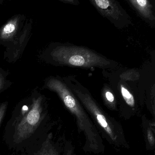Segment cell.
Listing matches in <instances>:
<instances>
[{
	"label": "cell",
	"instance_id": "cell-15",
	"mask_svg": "<svg viewBox=\"0 0 155 155\" xmlns=\"http://www.w3.org/2000/svg\"><path fill=\"white\" fill-rule=\"evenodd\" d=\"M61 2L66 4H72V5H77L79 4V2L78 1H74V0H60Z\"/></svg>",
	"mask_w": 155,
	"mask_h": 155
},
{
	"label": "cell",
	"instance_id": "cell-16",
	"mask_svg": "<svg viewBox=\"0 0 155 155\" xmlns=\"http://www.w3.org/2000/svg\"><path fill=\"white\" fill-rule=\"evenodd\" d=\"M73 149L71 145H70V147L67 149L66 151V155H73Z\"/></svg>",
	"mask_w": 155,
	"mask_h": 155
},
{
	"label": "cell",
	"instance_id": "cell-7",
	"mask_svg": "<svg viewBox=\"0 0 155 155\" xmlns=\"http://www.w3.org/2000/svg\"><path fill=\"white\" fill-rule=\"evenodd\" d=\"M33 20L26 19L21 34L15 44L8 49L5 50L4 58L9 63L15 62L20 58L29 40Z\"/></svg>",
	"mask_w": 155,
	"mask_h": 155
},
{
	"label": "cell",
	"instance_id": "cell-1",
	"mask_svg": "<svg viewBox=\"0 0 155 155\" xmlns=\"http://www.w3.org/2000/svg\"><path fill=\"white\" fill-rule=\"evenodd\" d=\"M46 63L56 67L114 69L117 62L87 47L62 42L50 43L40 55Z\"/></svg>",
	"mask_w": 155,
	"mask_h": 155
},
{
	"label": "cell",
	"instance_id": "cell-10",
	"mask_svg": "<svg viewBox=\"0 0 155 155\" xmlns=\"http://www.w3.org/2000/svg\"><path fill=\"white\" fill-rule=\"evenodd\" d=\"M119 87L121 96L123 100L126 102V104L130 107L132 108H135L136 103H135V99L132 93L123 84H120Z\"/></svg>",
	"mask_w": 155,
	"mask_h": 155
},
{
	"label": "cell",
	"instance_id": "cell-5",
	"mask_svg": "<svg viewBox=\"0 0 155 155\" xmlns=\"http://www.w3.org/2000/svg\"><path fill=\"white\" fill-rule=\"evenodd\" d=\"M98 12L120 29L132 24L131 18L119 3L114 0L90 1Z\"/></svg>",
	"mask_w": 155,
	"mask_h": 155
},
{
	"label": "cell",
	"instance_id": "cell-11",
	"mask_svg": "<svg viewBox=\"0 0 155 155\" xmlns=\"http://www.w3.org/2000/svg\"><path fill=\"white\" fill-rule=\"evenodd\" d=\"M9 74L8 71L0 68V92L6 90L13 84L8 79Z\"/></svg>",
	"mask_w": 155,
	"mask_h": 155
},
{
	"label": "cell",
	"instance_id": "cell-14",
	"mask_svg": "<svg viewBox=\"0 0 155 155\" xmlns=\"http://www.w3.org/2000/svg\"><path fill=\"white\" fill-rule=\"evenodd\" d=\"M8 106V102L7 101L0 104V124L5 116Z\"/></svg>",
	"mask_w": 155,
	"mask_h": 155
},
{
	"label": "cell",
	"instance_id": "cell-9",
	"mask_svg": "<svg viewBox=\"0 0 155 155\" xmlns=\"http://www.w3.org/2000/svg\"><path fill=\"white\" fill-rule=\"evenodd\" d=\"M51 138L52 134H50L42 143L37 155H58L57 149L52 144Z\"/></svg>",
	"mask_w": 155,
	"mask_h": 155
},
{
	"label": "cell",
	"instance_id": "cell-3",
	"mask_svg": "<svg viewBox=\"0 0 155 155\" xmlns=\"http://www.w3.org/2000/svg\"><path fill=\"white\" fill-rule=\"evenodd\" d=\"M62 78L84 109L93 117L107 140L118 147H126L127 143L121 126L102 110L87 89L74 76Z\"/></svg>",
	"mask_w": 155,
	"mask_h": 155
},
{
	"label": "cell",
	"instance_id": "cell-17",
	"mask_svg": "<svg viewBox=\"0 0 155 155\" xmlns=\"http://www.w3.org/2000/svg\"><path fill=\"white\" fill-rule=\"evenodd\" d=\"M3 2H4L3 0H0V4H2Z\"/></svg>",
	"mask_w": 155,
	"mask_h": 155
},
{
	"label": "cell",
	"instance_id": "cell-6",
	"mask_svg": "<svg viewBox=\"0 0 155 155\" xmlns=\"http://www.w3.org/2000/svg\"><path fill=\"white\" fill-rule=\"evenodd\" d=\"M26 19L23 14H17L0 27V45L6 50L12 47L19 38Z\"/></svg>",
	"mask_w": 155,
	"mask_h": 155
},
{
	"label": "cell",
	"instance_id": "cell-2",
	"mask_svg": "<svg viewBox=\"0 0 155 155\" xmlns=\"http://www.w3.org/2000/svg\"><path fill=\"white\" fill-rule=\"evenodd\" d=\"M43 88L55 92L66 107L74 115L79 132L86 138L84 150L97 154L104 151L100 135L77 97L60 76H50L44 80Z\"/></svg>",
	"mask_w": 155,
	"mask_h": 155
},
{
	"label": "cell",
	"instance_id": "cell-12",
	"mask_svg": "<svg viewBox=\"0 0 155 155\" xmlns=\"http://www.w3.org/2000/svg\"><path fill=\"white\" fill-rule=\"evenodd\" d=\"M102 96L104 102L108 107L110 109H115L116 106V100L112 91L108 88H105L102 91Z\"/></svg>",
	"mask_w": 155,
	"mask_h": 155
},
{
	"label": "cell",
	"instance_id": "cell-4",
	"mask_svg": "<svg viewBox=\"0 0 155 155\" xmlns=\"http://www.w3.org/2000/svg\"><path fill=\"white\" fill-rule=\"evenodd\" d=\"M31 105L24 115L21 117L15 125L13 135L14 142L19 143L31 137L36 131L44 118L43 104L44 96L37 91L33 95Z\"/></svg>",
	"mask_w": 155,
	"mask_h": 155
},
{
	"label": "cell",
	"instance_id": "cell-13",
	"mask_svg": "<svg viewBox=\"0 0 155 155\" xmlns=\"http://www.w3.org/2000/svg\"><path fill=\"white\" fill-rule=\"evenodd\" d=\"M147 137L148 141L151 147H153L155 144V138L154 134L152 131V128H148L147 130Z\"/></svg>",
	"mask_w": 155,
	"mask_h": 155
},
{
	"label": "cell",
	"instance_id": "cell-8",
	"mask_svg": "<svg viewBox=\"0 0 155 155\" xmlns=\"http://www.w3.org/2000/svg\"><path fill=\"white\" fill-rule=\"evenodd\" d=\"M128 2L138 14L146 21L151 24L154 23L155 17L153 7L149 1L147 0H129Z\"/></svg>",
	"mask_w": 155,
	"mask_h": 155
}]
</instances>
